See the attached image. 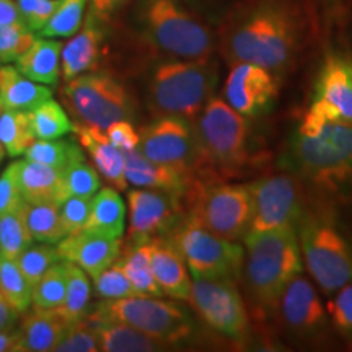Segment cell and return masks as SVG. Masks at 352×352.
Wrapping results in <instances>:
<instances>
[{
	"mask_svg": "<svg viewBox=\"0 0 352 352\" xmlns=\"http://www.w3.org/2000/svg\"><path fill=\"white\" fill-rule=\"evenodd\" d=\"M300 43V16L287 0H256L222 30L220 50L228 64L250 63L283 74Z\"/></svg>",
	"mask_w": 352,
	"mask_h": 352,
	"instance_id": "1",
	"label": "cell"
},
{
	"mask_svg": "<svg viewBox=\"0 0 352 352\" xmlns=\"http://www.w3.org/2000/svg\"><path fill=\"white\" fill-rule=\"evenodd\" d=\"M243 276L256 314H276L285 287L302 274L303 259L297 228L250 233L245 239Z\"/></svg>",
	"mask_w": 352,
	"mask_h": 352,
	"instance_id": "2",
	"label": "cell"
},
{
	"mask_svg": "<svg viewBox=\"0 0 352 352\" xmlns=\"http://www.w3.org/2000/svg\"><path fill=\"white\" fill-rule=\"evenodd\" d=\"M289 168L329 195L352 191V126L327 124L315 134L296 131L287 151Z\"/></svg>",
	"mask_w": 352,
	"mask_h": 352,
	"instance_id": "3",
	"label": "cell"
},
{
	"mask_svg": "<svg viewBox=\"0 0 352 352\" xmlns=\"http://www.w3.org/2000/svg\"><path fill=\"white\" fill-rule=\"evenodd\" d=\"M199 144L201 178H233L250 160L248 118L235 111L223 98L212 96L195 120Z\"/></svg>",
	"mask_w": 352,
	"mask_h": 352,
	"instance_id": "4",
	"label": "cell"
},
{
	"mask_svg": "<svg viewBox=\"0 0 352 352\" xmlns=\"http://www.w3.org/2000/svg\"><path fill=\"white\" fill-rule=\"evenodd\" d=\"M217 64L208 59H170L153 67L147 100L157 116L176 114L195 121L214 96Z\"/></svg>",
	"mask_w": 352,
	"mask_h": 352,
	"instance_id": "5",
	"label": "cell"
},
{
	"mask_svg": "<svg viewBox=\"0 0 352 352\" xmlns=\"http://www.w3.org/2000/svg\"><path fill=\"white\" fill-rule=\"evenodd\" d=\"M135 16L147 41L171 59H208L214 34L179 0H139Z\"/></svg>",
	"mask_w": 352,
	"mask_h": 352,
	"instance_id": "6",
	"label": "cell"
},
{
	"mask_svg": "<svg viewBox=\"0 0 352 352\" xmlns=\"http://www.w3.org/2000/svg\"><path fill=\"white\" fill-rule=\"evenodd\" d=\"M297 236L303 264L324 296L352 280V245L331 215L305 209Z\"/></svg>",
	"mask_w": 352,
	"mask_h": 352,
	"instance_id": "7",
	"label": "cell"
},
{
	"mask_svg": "<svg viewBox=\"0 0 352 352\" xmlns=\"http://www.w3.org/2000/svg\"><path fill=\"white\" fill-rule=\"evenodd\" d=\"M83 320L120 321L139 329L165 344H179L195 334V318L178 300L162 297L131 296L96 303Z\"/></svg>",
	"mask_w": 352,
	"mask_h": 352,
	"instance_id": "8",
	"label": "cell"
},
{
	"mask_svg": "<svg viewBox=\"0 0 352 352\" xmlns=\"http://www.w3.org/2000/svg\"><path fill=\"white\" fill-rule=\"evenodd\" d=\"M189 214L215 235L243 241L253 220L252 183H195L188 196Z\"/></svg>",
	"mask_w": 352,
	"mask_h": 352,
	"instance_id": "9",
	"label": "cell"
},
{
	"mask_svg": "<svg viewBox=\"0 0 352 352\" xmlns=\"http://www.w3.org/2000/svg\"><path fill=\"white\" fill-rule=\"evenodd\" d=\"M168 239L183 254L192 279H228L236 283L241 277L243 246L215 235L191 215L179 222Z\"/></svg>",
	"mask_w": 352,
	"mask_h": 352,
	"instance_id": "10",
	"label": "cell"
},
{
	"mask_svg": "<svg viewBox=\"0 0 352 352\" xmlns=\"http://www.w3.org/2000/svg\"><path fill=\"white\" fill-rule=\"evenodd\" d=\"M60 98L76 122L107 129L121 120L132 121L135 114L129 91L116 78L101 72H85L60 88Z\"/></svg>",
	"mask_w": 352,
	"mask_h": 352,
	"instance_id": "11",
	"label": "cell"
},
{
	"mask_svg": "<svg viewBox=\"0 0 352 352\" xmlns=\"http://www.w3.org/2000/svg\"><path fill=\"white\" fill-rule=\"evenodd\" d=\"M327 124L352 126V59L344 52L324 56L297 131L315 134Z\"/></svg>",
	"mask_w": 352,
	"mask_h": 352,
	"instance_id": "12",
	"label": "cell"
},
{
	"mask_svg": "<svg viewBox=\"0 0 352 352\" xmlns=\"http://www.w3.org/2000/svg\"><path fill=\"white\" fill-rule=\"evenodd\" d=\"M139 152L157 164L175 166L196 179L199 166L195 121L176 114H162L139 131Z\"/></svg>",
	"mask_w": 352,
	"mask_h": 352,
	"instance_id": "13",
	"label": "cell"
},
{
	"mask_svg": "<svg viewBox=\"0 0 352 352\" xmlns=\"http://www.w3.org/2000/svg\"><path fill=\"white\" fill-rule=\"evenodd\" d=\"M189 303L215 333L233 342L248 340L250 316L235 280L192 279Z\"/></svg>",
	"mask_w": 352,
	"mask_h": 352,
	"instance_id": "14",
	"label": "cell"
},
{
	"mask_svg": "<svg viewBox=\"0 0 352 352\" xmlns=\"http://www.w3.org/2000/svg\"><path fill=\"white\" fill-rule=\"evenodd\" d=\"M252 189L254 210L250 233L297 228L305 206L296 176L290 173L263 176L252 183Z\"/></svg>",
	"mask_w": 352,
	"mask_h": 352,
	"instance_id": "15",
	"label": "cell"
},
{
	"mask_svg": "<svg viewBox=\"0 0 352 352\" xmlns=\"http://www.w3.org/2000/svg\"><path fill=\"white\" fill-rule=\"evenodd\" d=\"M276 314H279L289 336L298 342L314 344L324 340L331 327L328 308L321 302L315 285L302 274L285 287Z\"/></svg>",
	"mask_w": 352,
	"mask_h": 352,
	"instance_id": "16",
	"label": "cell"
},
{
	"mask_svg": "<svg viewBox=\"0 0 352 352\" xmlns=\"http://www.w3.org/2000/svg\"><path fill=\"white\" fill-rule=\"evenodd\" d=\"M129 243H144L168 236L184 219L182 197L158 189L135 188L127 192Z\"/></svg>",
	"mask_w": 352,
	"mask_h": 352,
	"instance_id": "17",
	"label": "cell"
},
{
	"mask_svg": "<svg viewBox=\"0 0 352 352\" xmlns=\"http://www.w3.org/2000/svg\"><path fill=\"white\" fill-rule=\"evenodd\" d=\"M279 80L276 74L250 63L232 64L223 85V100L245 118H259L274 103Z\"/></svg>",
	"mask_w": 352,
	"mask_h": 352,
	"instance_id": "18",
	"label": "cell"
},
{
	"mask_svg": "<svg viewBox=\"0 0 352 352\" xmlns=\"http://www.w3.org/2000/svg\"><path fill=\"white\" fill-rule=\"evenodd\" d=\"M60 261H70L80 266L91 279L118 261L122 253L121 239L82 232L65 236L56 245Z\"/></svg>",
	"mask_w": 352,
	"mask_h": 352,
	"instance_id": "19",
	"label": "cell"
},
{
	"mask_svg": "<svg viewBox=\"0 0 352 352\" xmlns=\"http://www.w3.org/2000/svg\"><path fill=\"white\" fill-rule=\"evenodd\" d=\"M126 157V179L134 188L158 189L182 197L188 202V196L195 188L196 179L186 171L175 166L157 164L142 153L139 148L124 152Z\"/></svg>",
	"mask_w": 352,
	"mask_h": 352,
	"instance_id": "20",
	"label": "cell"
},
{
	"mask_svg": "<svg viewBox=\"0 0 352 352\" xmlns=\"http://www.w3.org/2000/svg\"><path fill=\"white\" fill-rule=\"evenodd\" d=\"M151 264L164 296L178 302H191L192 276L183 254L168 236L151 241Z\"/></svg>",
	"mask_w": 352,
	"mask_h": 352,
	"instance_id": "21",
	"label": "cell"
},
{
	"mask_svg": "<svg viewBox=\"0 0 352 352\" xmlns=\"http://www.w3.org/2000/svg\"><path fill=\"white\" fill-rule=\"evenodd\" d=\"M103 38V20L95 13L88 12L80 30L60 52V77L65 82L85 72H91L98 65Z\"/></svg>",
	"mask_w": 352,
	"mask_h": 352,
	"instance_id": "22",
	"label": "cell"
},
{
	"mask_svg": "<svg viewBox=\"0 0 352 352\" xmlns=\"http://www.w3.org/2000/svg\"><path fill=\"white\" fill-rule=\"evenodd\" d=\"M74 132L78 142L90 155L100 176H103L118 191L127 189L124 152L108 139L104 129L83 122H74Z\"/></svg>",
	"mask_w": 352,
	"mask_h": 352,
	"instance_id": "23",
	"label": "cell"
},
{
	"mask_svg": "<svg viewBox=\"0 0 352 352\" xmlns=\"http://www.w3.org/2000/svg\"><path fill=\"white\" fill-rule=\"evenodd\" d=\"M70 323L59 314V310H39L33 308L20 321L26 352L54 351L65 336Z\"/></svg>",
	"mask_w": 352,
	"mask_h": 352,
	"instance_id": "24",
	"label": "cell"
},
{
	"mask_svg": "<svg viewBox=\"0 0 352 352\" xmlns=\"http://www.w3.org/2000/svg\"><path fill=\"white\" fill-rule=\"evenodd\" d=\"M52 98V91L44 83L25 77L16 67H0V107L2 109L33 111L34 108Z\"/></svg>",
	"mask_w": 352,
	"mask_h": 352,
	"instance_id": "25",
	"label": "cell"
},
{
	"mask_svg": "<svg viewBox=\"0 0 352 352\" xmlns=\"http://www.w3.org/2000/svg\"><path fill=\"white\" fill-rule=\"evenodd\" d=\"M63 44L54 38H34L32 46L15 60V67L25 77L44 85H57L60 78Z\"/></svg>",
	"mask_w": 352,
	"mask_h": 352,
	"instance_id": "26",
	"label": "cell"
},
{
	"mask_svg": "<svg viewBox=\"0 0 352 352\" xmlns=\"http://www.w3.org/2000/svg\"><path fill=\"white\" fill-rule=\"evenodd\" d=\"M98 336L103 352H155L168 349V344L148 336L120 321H88Z\"/></svg>",
	"mask_w": 352,
	"mask_h": 352,
	"instance_id": "27",
	"label": "cell"
},
{
	"mask_svg": "<svg viewBox=\"0 0 352 352\" xmlns=\"http://www.w3.org/2000/svg\"><path fill=\"white\" fill-rule=\"evenodd\" d=\"M126 228V204L114 188H103L91 199V210L83 232L121 239Z\"/></svg>",
	"mask_w": 352,
	"mask_h": 352,
	"instance_id": "28",
	"label": "cell"
},
{
	"mask_svg": "<svg viewBox=\"0 0 352 352\" xmlns=\"http://www.w3.org/2000/svg\"><path fill=\"white\" fill-rule=\"evenodd\" d=\"M63 171L38 162L20 160L19 182L20 191L28 202H57Z\"/></svg>",
	"mask_w": 352,
	"mask_h": 352,
	"instance_id": "29",
	"label": "cell"
},
{
	"mask_svg": "<svg viewBox=\"0 0 352 352\" xmlns=\"http://www.w3.org/2000/svg\"><path fill=\"white\" fill-rule=\"evenodd\" d=\"M121 267L129 277L135 296L145 297H165L160 285L155 280L151 264V241L144 243H129V250L121 253Z\"/></svg>",
	"mask_w": 352,
	"mask_h": 352,
	"instance_id": "30",
	"label": "cell"
},
{
	"mask_svg": "<svg viewBox=\"0 0 352 352\" xmlns=\"http://www.w3.org/2000/svg\"><path fill=\"white\" fill-rule=\"evenodd\" d=\"M23 212L33 241L57 245L67 236L60 222L57 202H28L23 199Z\"/></svg>",
	"mask_w": 352,
	"mask_h": 352,
	"instance_id": "31",
	"label": "cell"
},
{
	"mask_svg": "<svg viewBox=\"0 0 352 352\" xmlns=\"http://www.w3.org/2000/svg\"><path fill=\"white\" fill-rule=\"evenodd\" d=\"M25 158L60 171L67 170L69 166L76 165L78 162H85L80 145L74 139L34 140L25 152Z\"/></svg>",
	"mask_w": 352,
	"mask_h": 352,
	"instance_id": "32",
	"label": "cell"
},
{
	"mask_svg": "<svg viewBox=\"0 0 352 352\" xmlns=\"http://www.w3.org/2000/svg\"><path fill=\"white\" fill-rule=\"evenodd\" d=\"M36 138L32 129L30 111L2 109L0 111V144L8 157L25 155Z\"/></svg>",
	"mask_w": 352,
	"mask_h": 352,
	"instance_id": "33",
	"label": "cell"
},
{
	"mask_svg": "<svg viewBox=\"0 0 352 352\" xmlns=\"http://www.w3.org/2000/svg\"><path fill=\"white\" fill-rule=\"evenodd\" d=\"M30 121L36 140L60 139L74 132V122L59 101L46 100L30 111Z\"/></svg>",
	"mask_w": 352,
	"mask_h": 352,
	"instance_id": "34",
	"label": "cell"
},
{
	"mask_svg": "<svg viewBox=\"0 0 352 352\" xmlns=\"http://www.w3.org/2000/svg\"><path fill=\"white\" fill-rule=\"evenodd\" d=\"M67 266V292L65 300L59 308V314L69 321L70 324L83 320L90 310L91 285L88 274L77 264L65 261Z\"/></svg>",
	"mask_w": 352,
	"mask_h": 352,
	"instance_id": "35",
	"label": "cell"
},
{
	"mask_svg": "<svg viewBox=\"0 0 352 352\" xmlns=\"http://www.w3.org/2000/svg\"><path fill=\"white\" fill-rule=\"evenodd\" d=\"M32 243L33 239L26 226L23 202L0 214V256L16 259Z\"/></svg>",
	"mask_w": 352,
	"mask_h": 352,
	"instance_id": "36",
	"label": "cell"
},
{
	"mask_svg": "<svg viewBox=\"0 0 352 352\" xmlns=\"http://www.w3.org/2000/svg\"><path fill=\"white\" fill-rule=\"evenodd\" d=\"M67 292V266L57 261L33 285L32 305L39 310H59Z\"/></svg>",
	"mask_w": 352,
	"mask_h": 352,
	"instance_id": "37",
	"label": "cell"
},
{
	"mask_svg": "<svg viewBox=\"0 0 352 352\" xmlns=\"http://www.w3.org/2000/svg\"><path fill=\"white\" fill-rule=\"evenodd\" d=\"M0 292L19 314H25L32 307L33 287L15 259L0 256Z\"/></svg>",
	"mask_w": 352,
	"mask_h": 352,
	"instance_id": "38",
	"label": "cell"
},
{
	"mask_svg": "<svg viewBox=\"0 0 352 352\" xmlns=\"http://www.w3.org/2000/svg\"><path fill=\"white\" fill-rule=\"evenodd\" d=\"M101 189V179L98 170L87 165L85 162L69 166L63 171L60 179L59 195H57V204L74 196L94 197Z\"/></svg>",
	"mask_w": 352,
	"mask_h": 352,
	"instance_id": "39",
	"label": "cell"
},
{
	"mask_svg": "<svg viewBox=\"0 0 352 352\" xmlns=\"http://www.w3.org/2000/svg\"><path fill=\"white\" fill-rule=\"evenodd\" d=\"M87 0H60L56 12L38 34L43 38L74 36L83 23Z\"/></svg>",
	"mask_w": 352,
	"mask_h": 352,
	"instance_id": "40",
	"label": "cell"
},
{
	"mask_svg": "<svg viewBox=\"0 0 352 352\" xmlns=\"http://www.w3.org/2000/svg\"><path fill=\"white\" fill-rule=\"evenodd\" d=\"M19 264L20 271L23 272L32 287L41 279L44 272H46L52 264L60 261L59 253H57L56 245L50 243H38L30 245L19 258L15 259Z\"/></svg>",
	"mask_w": 352,
	"mask_h": 352,
	"instance_id": "41",
	"label": "cell"
},
{
	"mask_svg": "<svg viewBox=\"0 0 352 352\" xmlns=\"http://www.w3.org/2000/svg\"><path fill=\"white\" fill-rule=\"evenodd\" d=\"M327 308L331 328L349 344L352 342V280L328 297Z\"/></svg>",
	"mask_w": 352,
	"mask_h": 352,
	"instance_id": "42",
	"label": "cell"
},
{
	"mask_svg": "<svg viewBox=\"0 0 352 352\" xmlns=\"http://www.w3.org/2000/svg\"><path fill=\"white\" fill-rule=\"evenodd\" d=\"M94 284L98 297L107 298V300L135 296V290L132 287L129 277L121 267L120 261H114L111 266L101 271L94 279Z\"/></svg>",
	"mask_w": 352,
	"mask_h": 352,
	"instance_id": "43",
	"label": "cell"
},
{
	"mask_svg": "<svg viewBox=\"0 0 352 352\" xmlns=\"http://www.w3.org/2000/svg\"><path fill=\"white\" fill-rule=\"evenodd\" d=\"M34 41L33 32L25 26L0 25V63H15Z\"/></svg>",
	"mask_w": 352,
	"mask_h": 352,
	"instance_id": "44",
	"label": "cell"
},
{
	"mask_svg": "<svg viewBox=\"0 0 352 352\" xmlns=\"http://www.w3.org/2000/svg\"><path fill=\"white\" fill-rule=\"evenodd\" d=\"M100 351L95 328L87 320L72 323L54 352H96Z\"/></svg>",
	"mask_w": 352,
	"mask_h": 352,
	"instance_id": "45",
	"label": "cell"
},
{
	"mask_svg": "<svg viewBox=\"0 0 352 352\" xmlns=\"http://www.w3.org/2000/svg\"><path fill=\"white\" fill-rule=\"evenodd\" d=\"M91 199L94 197L74 196L60 202L59 214L65 235H77V233L83 232V227H85L91 210Z\"/></svg>",
	"mask_w": 352,
	"mask_h": 352,
	"instance_id": "46",
	"label": "cell"
},
{
	"mask_svg": "<svg viewBox=\"0 0 352 352\" xmlns=\"http://www.w3.org/2000/svg\"><path fill=\"white\" fill-rule=\"evenodd\" d=\"M60 0H16L26 28L33 33H39L50 21Z\"/></svg>",
	"mask_w": 352,
	"mask_h": 352,
	"instance_id": "47",
	"label": "cell"
},
{
	"mask_svg": "<svg viewBox=\"0 0 352 352\" xmlns=\"http://www.w3.org/2000/svg\"><path fill=\"white\" fill-rule=\"evenodd\" d=\"M19 168L20 160L8 165L6 171L0 175V214L16 208L23 202V196L20 191Z\"/></svg>",
	"mask_w": 352,
	"mask_h": 352,
	"instance_id": "48",
	"label": "cell"
},
{
	"mask_svg": "<svg viewBox=\"0 0 352 352\" xmlns=\"http://www.w3.org/2000/svg\"><path fill=\"white\" fill-rule=\"evenodd\" d=\"M104 132H107L108 139L111 140L118 148H121L122 152L135 151V148L139 147L140 135L139 132L135 131V127L132 126V121L129 120L113 122V124H109L107 129H104Z\"/></svg>",
	"mask_w": 352,
	"mask_h": 352,
	"instance_id": "49",
	"label": "cell"
},
{
	"mask_svg": "<svg viewBox=\"0 0 352 352\" xmlns=\"http://www.w3.org/2000/svg\"><path fill=\"white\" fill-rule=\"evenodd\" d=\"M23 334L20 328L0 329V352H23Z\"/></svg>",
	"mask_w": 352,
	"mask_h": 352,
	"instance_id": "50",
	"label": "cell"
},
{
	"mask_svg": "<svg viewBox=\"0 0 352 352\" xmlns=\"http://www.w3.org/2000/svg\"><path fill=\"white\" fill-rule=\"evenodd\" d=\"M0 25L3 26H25V20L16 2L13 0H0Z\"/></svg>",
	"mask_w": 352,
	"mask_h": 352,
	"instance_id": "51",
	"label": "cell"
},
{
	"mask_svg": "<svg viewBox=\"0 0 352 352\" xmlns=\"http://www.w3.org/2000/svg\"><path fill=\"white\" fill-rule=\"evenodd\" d=\"M126 2H129V0H90V12L100 16L101 20H107L114 12L120 10Z\"/></svg>",
	"mask_w": 352,
	"mask_h": 352,
	"instance_id": "52",
	"label": "cell"
},
{
	"mask_svg": "<svg viewBox=\"0 0 352 352\" xmlns=\"http://www.w3.org/2000/svg\"><path fill=\"white\" fill-rule=\"evenodd\" d=\"M19 311L7 302V298L0 292V329L15 327L16 321H19Z\"/></svg>",
	"mask_w": 352,
	"mask_h": 352,
	"instance_id": "53",
	"label": "cell"
},
{
	"mask_svg": "<svg viewBox=\"0 0 352 352\" xmlns=\"http://www.w3.org/2000/svg\"><path fill=\"white\" fill-rule=\"evenodd\" d=\"M6 153H7V152H6V148H3V145L0 144V162H2V158L6 157Z\"/></svg>",
	"mask_w": 352,
	"mask_h": 352,
	"instance_id": "54",
	"label": "cell"
},
{
	"mask_svg": "<svg viewBox=\"0 0 352 352\" xmlns=\"http://www.w3.org/2000/svg\"><path fill=\"white\" fill-rule=\"evenodd\" d=\"M328 2H341V0H328Z\"/></svg>",
	"mask_w": 352,
	"mask_h": 352,
	"instance_id": "55",
	"label": "cell"
},
{
	"mask_svg": "<svg viewBox=\"0 0 352 352\" xmlns=\"http://www.w3.org/2000/svg\"><path fill=\"white\" fill-rule=\"evenodd\" d=\"M347 346H349V349L352 351V342H349V344H347Z\"/></svg>",
	"mask_w": 352,
	"mask_h": 352,
	"instance_id": "56",
	"label": "cell"
},
{
	"mask_svg": "<svg viewBox=\"0 0 352 352\" xmlns=\"http://www.w3.org/2000/svg\"><path fill=\"white\" fill-rule=\"evenodd\" d=\"M0 111H2V107H0Z\"/></svg>",
	"mask_w": 352,
	"mask_h": 352,
	"instance_id": "57",
	"label": "cell"
}]
</instances>
